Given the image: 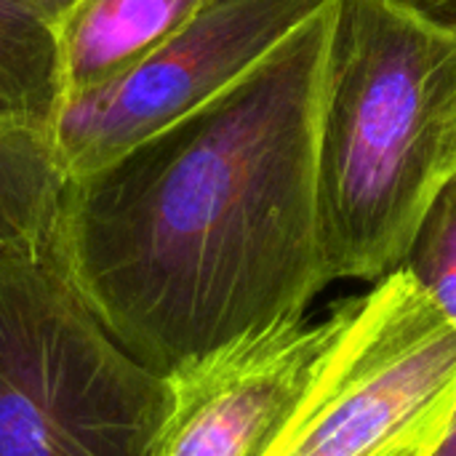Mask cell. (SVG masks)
<instances>
[{
  "label": "cell",
  "mask_w": 456,
  "mask_h": 456,
  "mask_svg": "<svg viewBox=\"0 0 456 456\" xmlns=\"http://www.w3.org/2000/svg\"><path fill=\"white\" fill-rule=\"evenodd\" d=\"M206 0H77L56 19L59 104L126 75Z\"/></svg>",
  "instance_id": "obj_7"
},
{
  "label": "cell",
  "mask_w": 456,
  "mask_h": 456,
  "mask_svg": "<svg viewBox=\"0 0 456 456\" xmlns=\"http://www.w3.org/2000/svg\"><path fill=\"white\" fill-rule=\"evenodd\" d=\"M428 3V8H433L438 16H444V19H449V21H454L456 24V0H425Z\"/></svg>",
  "instance_id": "obj_12"
},
{
  "label": "cell",
  "mask_w": 456,
  "mask_h": 456,
  "mask_svg": "<svg viewBox=\"0 0 456 456\" xmlns=\"http://www.w3.org/2000/svg\"><path fill=\"white\" fill-rule=\"evenodd\" d=\"M428 456H456V398L452 406V414L438 436V441L433 444V449L428 452Z\"/></svg>",
  "instance_id": "obj_11"
},
{
  "label": "cell",
  "mask_w": 456,
  "mask_h": 456,
  "mask_svg": "<svg viewBox=\"0 0 456 456\" xmlns=\"http://www.w3.org/2000/svg\"><path fill=\"white\" fill-rule=\"evenodd\" d=\"M35 3H37V5H43L53 19H59L67 8H72L77 0H35Z\"/></svg>",
  "instance_id": "obj_13"
},
{
  "label": "cell",
  "mask_w": 456,
  "mask_h": 456,
  "mask_svg": "<svg viewBox=\"0 0 456 456\" xmlns=\"http://www.w3.org/2000/svg\"><path fill=\"white\" fill-rule=\"evenodd\" d=\"M334 3L200 110L67 179L51 259L160 377L305 321L334 283L318 216Z\"/></svg>",
  "instance_id": "obj_1"
},
{
  "label": "cell",
  "mask_w": 456,
  "mask_h": 456,
  "mask_svg": "<svg viewBox=\"0 0 456 456\" xmlns=\"http://www.w3.org/2000/svg\"><path fill=\"white\" fill-rule=\"evenodd\" d=\"M353 315V297L318 323L246 339L176 377V411L160 456H267L302 406Z\"/></svg>",
  "instance_id": "obj_6"
},
{
  "label": "cell",
  "mask_w": 456,
  "mask_h": 456,
  "mask_svg": "<svg viewBox=\"0 0 456 456\" xmlns=\"http://www.w3.org/2000/svg\"><path fill=\"white\" fill-rule=\"evenodd\" d=\"M67 174L53 120L0 110V251L48 256Z\"/></svg>",
  "instance_id": "obj_8"
},
{
  "label": "cell",
  "mask_w": 456,
  "mask_h": 456,
  "mask_svg": "<svg viewBox=\"0 0 456 456\" xmlns=\"http://www.w3.org/2000/svg\"><path fill=\"white\" fill-rule=\"evenodd\" d=\"M59 99L56 19L35 0H0V110L53 120Z\"/></svg>",
  "instance_id": "obj_9"
},
{
  "label": "cell",
  "mask_w": 456,
  "mask_h": 456,
  "mask_svg": "<svg viewBox=\"0 0 456 456\" xmlns=\"http://www.w3.org/2000/svg\"><path fill=\"white\" fill-rule=\"evenodd\" d=\"M398 270H406L456 329V179L425 214Z\"/></svg>",
  "instance_id": "obj_10"
},
{
  "label": "cell",
  "mask_w": 456,
  "mask_h": 456,
  "mask_svg": "<svg viewBox=\"0 0 456 456\" xmlns=\"http://www.w3.org/2000/svg\"><path fill=\"white\" fill-rule=\"evenodd\" d=\"M456 179V24L425 0H337L318 131L331 281L377 283Z\"/></svg>",
  "instance_id": "obj_2"
},
{
  "label": "cell",
  "mask_w": 456,
  "mask_h": 456,
  "mask_svg": "<svg viewBox=\"0 0 456 456\" xmlns=\"http://www.w3.org/2000/svg\"><path fill=\"white\" fill-rule=\"evenodd\" d=\"M334 0H206L112 83L64 99L53 136L67 179L94 174L200 110Z\"/></svg>",
  "instance_id": "obj_5"
},
{
  "label": "cell",
  "mask_w": 456,
  "mask_h": 456,
  "mask_svg": "<svg viewBox=\"0 0 456 456\" xmlns=\"http://www.w3.org/2000/svg\"><path fill=\"white\" fill-rule=\"evenodd\" d=\"M433 444H436V441H430V444H419V446H414V449L403 452L401 456H428V452L433 449Z\"/></svg>",
  "instance_id": "obj_14"
},
{
  "label": "cell",
  "mask_w": 456,
  "mask_h": 456,
  "mask_svg": "<svg viewBox=\"0 0 456 456\" xmlns=\"http://www.w3.org/2000/svg\"><path fill=\"white\" fill-rule=\"evenodd\" d=\"M174 411L53 259L0 251V456H160Z\"/></svg>",
  "instance_id": "obj_3"
},
{
  "label": "cell",
  "mask_w": 456,
  "mask_h": 456,
  "mask_svg": "<svg viewBox=\"0 0 456 456\" xmlns=\"http://www.w3.org/2000/svg\"><path fill=\"white\" fill-rule=\"evenodd\" d=\"M456 398V329L406 273L353 297L350 323L267 456H401L438 441Z\"/></svg>",
  "instance_id": "obj_4"
}]
</instances>
